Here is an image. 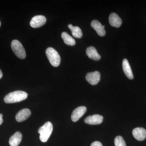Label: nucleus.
<instances>
[{
	"instance_id": "obj_1",
	"label": "nucleus",
	"mask_w": 146,
	"mask_h": 146,
	"mask_svg": "<svg viewBox=\"0 0 146 146\" xmlns=\"http://www.w3.org/2000/svg\"><path fill=\"white\" fill-rule=\"evenodd\" d=\"M28 94L22 91H16L11 92L5 96L4 100L7 104H12L18 102L26 99Z\"/></svg>"
},
{
	"instance_id": "obj_2",
	"label": "nucleus",
	"mask_w": 146,
	"mask_h": 146,
	"mask_svg": "<svg viewBox=\"0 0 146 146\" xmlns=\"http://www.w3.org/2000/svg\"><path fill=\"white\" fill-rule=\"evenodd\" d=\"M52 123L50 121L45 123L38 129V133L40 134L39 138L40 141L43 143L46 142L52 133Z\"/></svg>"
},
{
	"instance_id": "obj_3",
	"label": "nucleus",
	"mask_w": 146,
	"mask_h": 146,
	"mask_svg": "<svg viewBox=\"0 0 146 146\" xmlns=\"http://www.w3.org/2000/svg\"><path fill=\"white\" fill-rule=\"evenodd\" d=\"M46 55L51 65L54 67L60 65L61 58L58 52L53 48L49 47L46 51Z\"/></svg>"
},
{
	"instance_id": "obj_4",
	"label": "nucleus",
	"mask_w": 146,
	"mask_h": 146,
	"mask_svg": "<svg viewBox=\"0 0 146 146\" xmlns=\"http://www.w3.org/2000/svg\"><path fill=\"white\" fill-rule=\"evenodd\" d=\"M11 48L13 52L17 57L24 59L26 56L25 50L21 42L17 40H13L11 43Z\"/></svg>"
},
{
	"instance_id": "obj_5",
	"label": "nucleus",
	"mask_w": 146,
	"mask_h": 146,
	"mask_svg": "<svg viewBox=\"0 0 146 146\" xmlns=\"http://www.w3.org/2000/svg\"><path fill=\"white\" fill-rule=\"evenodd\" d=\"M46 22V19L44 16L38 15L32 18L30 24L32 27L34 28L40 27L45 25Z\"/></svg>"
},
{
	"instance_id": "obj_6",
	"label": "nucleus",
	"mask_w": 146,
	"mask_h": 146,
	"mask_svg": "<svg viewBox=\"0 0 146 146\" xmlns=\"http://www.w3.org/2000/svg\"><path fill=\"white\" fill-rule=\"evenodd\" d=\"M100 74L98 71L88 73L86 76V79L91 85H96L100 80Z\"/></svg>"
},
{
	"instance_id": "obj_7",
	"label": "nucleus",
	"mask_w": 146,
	"mask_h": 146,
	"mask_svg": "<svg viewBox=\"0 0 146 146\" xmlns=\"http://www.w3.org/2000/svg\"><path fill=\"white\" fill-rule=\"evenodd\" d=\"M103 117L101 115H94L86 117L84 122L91 125H97L102 123L103 121Z\"/></svg>"
},
{
	"instance_id": "obj_8",
	"label": "nucleus",
	"mask_w": 146,
	"mask_h": 146,
	"mask_svg": "<svg viewBox=\"0 0 146 146\" xmlns=\"http://www.w3.org/2000/svg\"><path fill=\"white\" fill-rule=\"evenodd\" d=\"M86 111V108L85 106H80L77 108L73 111L71 119L73 122L77 121L81 117L85 114Z\"/></svg>"
},
{
	"instance_id": "obj_9",
	"label": "nucleus",
	"mask_w": 146,
	"mask_h": 146,
	"mask_svg": "<svg viewBox=\"0 0 146 146\" xmlns=\"http://www.w3.org/2000/svg\"><path fill=\"white\" fill-rule=\"evenodd\" d=\"M31 110L28 108L21 110L16 114V119L18 122H21L27 120L31 115Z\"/></svg>"
},
{
	"instance_id": "obj_10",
	"label": "nucleus",
	"mask_w": 146,
	"mask_h": 146,
	"mask_svg": "<svg viewBox=\"0 0 146 146\" xmlns=\"http://www.w3.org/2000/svg\"><path fill=\"white\" fill-rule=\"evenodd\" d=\"M132 134L136 140L138 141H143L146 137V130L143 128H136L132 131Z\"/></svg>"
},
{
	"instance_id": "obj_11",
	"label": "nucleus",
	"mask_w": 146,
	"mask_h": 146,
	"mask_svg": "<svg viewBox=\"0 0 146 146\" xmlns=\"http://www.w3.org/2000/svg\"><path fill=\"white\" fill-rule=\"evenodd\" d=\"M109 23L112 27L119 28L122 23V19L119 17L117 13H112L109 17Z\"/></svg>"
},
{
	"instance_id": "obj_12",
	"label": "nucleus",
	"mask_w": 146,
	"mask_h": 146,
	"mask_svg": "<svg viewBox=\"0 0 146 146\" xmlns=\"http://www.w3.org/2000/svg\"><path fill=\"white\" fill-rule=\"evenodd\" d=\"M91 26L97 32L99 35L101 36H105L106 31L103 26L97 20H94L91 23Z\"/></svg>"
},
{
	"instance_id": "obj_13",
	"label": "nucleus",
	"mask_w": 146,
	"mask_h": 146,
	"mask_svg": "<svg viewBox=\"0 0 146 146\" xmlns=\"http://www.w3.org/2000/svg\"><path fill=\"white\" fill-rule=\"evenodd\" d=\"M86 54L89 58L94 60L98 61L101 58V56L98 53L97 50L94 47H88L86 50Z\"/></svg>"
},
{
	"instance_id": "obj_14",
	"label": "nucleus",
	"mask_w": 146,
	"mask_h": 146,
	"mask_svg": "<svg viewBox=\"0 0 146 146\" xmlns=\"http://www.w3.org/2000/svg\"><path fill=\"white\" fill-rule=\"evenodd\" d=\"M23 135L19 131H17L10 137L9 144L11 146H18L21 143Z\"/></svg>"
},
{
	"instance_id": "obj_15",
	"label": "nucleus",
	"mask_w": 146,
	"mask_h": 146,
	"mask_svg": "<svg viewBox=\"0 0 146 146\" xmlns=\"http://www.w3.org/2000/svg\"><path fill=\"white\" fill-rule=\"evenodd\" d=\"M123 69L126 76L130 80L133 78V75L132 71L128 61L127 59H123L122 63Z\"/></svg>"
},
{
	"instance_id": "obj_16",
	"label": "nucleus",
	"mask_w": 146,
	"mask_h": 146,
	"mask_svg": "<svg viewBox=\"0 0 146 146\" xmlns=\"http://www.w3.org/2000/svg\"><path fill=\"white\" fill-rule=\"evenodd\" d=\"M61 37L63 39L64 43L69 46H74L76 44L75 39L67 33L63 32L61 34Z\"/></svg>"
},
{
	"instance_id": "obj_17",
	"label": "nucleus",
	"mask_w": 146,
	"mask_h": 146,
	"mask_svg": "<svg viewBox=\"0 0 146 146\" xmlns=\"http://www.w3.org/2000/svg\"><path fill=\"white\" fill-rule=\"evenodd\" d=\"M68 28L70 29L72 35L76 38H81L83 36L82 31L80 28L78 27H74L71 24L68 25Z\"/></svg>"
},
{
	"instance_id": "obj_18",
	"label": "nucleus",
	"mask_w": 146,
	"mask_h": 146,
	"mask_svg": "<svg viewBox=\"0 0 146 146\" xmlns=\"http://www.w3.org/2000/svg\"><path fill=\"white\" fill-rule=\"evenodd\" d=\"M115 146H126L125 141L121 136H117L115 138Z\"/></svg>"
},
{
	"instance_id": "obj_19",
	"label": "nucleus",
	"mask_w": 146,
	"mask_h": 146,
	"mask_svg": "<svg viewBox=\"0 0 146 146\" xmlns=\"http://www.w3.org/2000/svg\"><path fill=\"white\" fill-rule=\"evenodd\" d=\"M91 146H103L101 143L99 141H95L91 144Z\"/></svg>"
},
{
	"instance_id": "obj_20",
	"label": "nucleus",
	"mask_w": 146,
	"mask_h": 146,
	"mask_svg": "<svg viewBox=\"0 0 146 146\" xmlns=\"http://www.w3.org/2000/svg\"><path fill=\"white\" fill-rule=\"evenodd\" d=\"M3 115L2 114H0V125L2 124L3 122Z\"/></svg>"
},
{
	"instance_id": "obj_21",
	"label": "nucleus",
	"mask_w": 146,
	"mask_h": 146,
	"mask_svg": "<svg viewBox=\"0 0 146 146\" xmlns=\"http://www.w3.org/2000/svg\"><path fill=\"white\" fill-rule=\"evenodd\" d=\"M3 76V74L2 73V72L1 70V69H0V79L2 78Z\"/></svg>"
},
{
	"instance_id": "obj_22",
	"label": "nucleus",
	"mask_w": 146,
	"mask_h": 146,
	"mask_svg": "<svg viewBox=\"0 0 146 146\" xmlns=\"http://www.w3.org/2000/svg\"><path fill=\"white\" fill-rule=\"evenodd\" d=\"M1 22H0V27H1Z\"/></svg>"
}]
</instances>
